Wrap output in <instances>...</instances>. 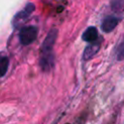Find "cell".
Wrapping results in <instances>:
<instances>
[{
  "label": "cell",
  "instance_id": "cell-1",
  "mask_svg": "<svg viewBox=\"0 0 124 124\" xmlns=\"http://www.w3.org/2000/svg\"><path fill=\"white\" fill-rule=\"evenodd\" d=\"M57 33L56 29H51L42 44L39 64L44 71H50L54 66L53 46L57 38Z\"/></svg>",
  "mask_w": 124,
  "mask_h": 124
},
{
  "label": "cell",
  "instance_id": "cell-7",
  "mask_svg": "<svg viewBox=\"0 0 124 124\" xmlns=\"http://www.w3.org/2000/svg\"><path fill=\"white\" fill-rule=\"evenodd\" d=\"M115 57L118 61H121L124 59V37L119 42L115 48Z\"/></svg>",
  "mask_w": 124,
  "mask_h": 124
},
{
  "label": "cell",
  "instance_id": "cell-8",
  "mask_svg": "<svg viewBox=\"0 0 124 124\" xmlns=\"http://www.w3.org/2000/svg\"><path fill=\"white\" fill-rule=\"evenodd\" d=\"M110 6L114 12H121L124 9V0H110Z\"/></svg>",
  "mask_w": 124,
  "mask_h": 124
},
{
  "label": "cell",
  "instance_id": "cell-4",
  "mask_svg": "<svg viewBox=\"0 0 124 124\" xmlns=\"http://www.w3.org/2000/svg\"><path fill=\"white\" fill-rule=\"evenodd\" d=\"M101 44H102V38H99L95 42L89 43V45L84 48L83 55H82L83 60H88V59L92 58L99 51V49L101 47Z\"/></svg>",
  "mask_w": 124,
  "mask_h": 124
},
{
  "label": "cell",
  "instance_id": "cell-6",
  "mask_svg": "<svg viewBox=\"0 0 124 124\" xmlns=\"http://www.w3.org/2000/svg\"><path fill=\"white\" fill-rule=\"evenodd\" d=\"M82 40L84 42H87V43H92V42H95L99 39V35H98V30L96 27L94 26H90L88 27L82 34Z\"/></svg>",
  "mask_w": 124,
  "mask_h": 124
},
{
  "label": "cell",
  "instance_id": "cell-5",
  "mask_svg": "<svg viewBox=\"0 0 124 124\" xmlns=\"http://www.w3.org/2000/svg\"><path fill=\"white\" fill-rule=\"evenodd\" d=\"M118 21H119V19L114 16H106L104 18V20L102 21V30L106 33L111 32L118 24Z\"/></svg>",
  "mask_w": 124,
  "mask_h": 124
},
{
  "label": "cell",
  "instance_id": "cell-9",
  "mask_svg": "<svg viewBox=\"0 0 124 124\" xmlns=\"http://www.w3.org/2000/svg\"><path fill=\"white\" fill-rule=\"evenodd\" d=\"M8 67H9V59L6 56H2L1 60H0V70H1V77L3 78L7 71H8Z\"/></svg>",
  "mask_w": 124,
  "mask_h": 124
},
{
  "label": "cell",
  "instance_id": "cell-2",
  "mask_svg": "<svg viewBox=\"0 0 124 124\" xmlns=\"http://www.w3.org/2000/svg\"><path fill=\"white\" fill-rule=\"evenodd\" d=\"M37 35H38V28L36 26H33V25L24 26L19 31L18 39L21 45L28 46L36 40Z\"/></svg>",
  "mask_w": 124,
  "mask_h": 124
},
{
  "label": "cell",
  "instance_id": "cell-3",
  "mask_svg": "<svg viewBox=\"0 0 124 124\" xmlns=\"http://www.w3.org/2000/svg\"><path fill=\"white\" fill-rule=\"evenodd\" d=\"M35 10V5L33 3H28L24 9H22L21 11H19L13 19V25L14 27H18L20 26L23 22H25L27 20V18L31 16V14L34 12Z\"/></svg>",
  "mask_w": 124,
  "mask_h": 124
}]
</instances>
